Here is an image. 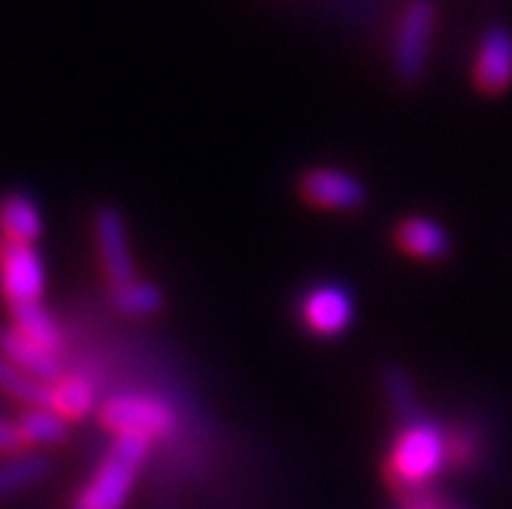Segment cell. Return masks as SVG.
<instances>
[{
    "mask_svg": "<svg viewBox=\"0 0 512 509\" xmlns=\"http://www.w3.org/2000/svg\"><path fill=\"white\" fill-rule=\"evenodd\" d=\"M448 430L424 414L402 424L387 454V482L408 497H417L448 470Z\"/></svg>",
    "mask_w": 512,
    "mask_h": 509,
    "instance_id": "6da1fadb",
    "label": "cell"
},
{
    "mask_svg": "<svg viewBox=\"0 0 512 509\" xmlns=\"http://www.w3.org/2000/svg\"><path fill=\"white\" fill-rule=\"evenodd\" d=\"M151 445L138 439H114L102 464L83 485L74 500V509H126L135 482L142 476Z\"/></svg>",
    "mask_w": 512,
    "mask_h": 509,
    "instance_id": "7a4b0ae2",
    "label": "cell"
},
{
    "mask_svg": "<svg viewBox=\"0 0 512 509\" xmlns=\"http://www.w3.org/2000/svg\"><path fill=\"white\" fill-rule=\"evenodd\" d=\"M99 418L105 430H111L117 439H138V442H160L175 433L178 418L166 399L148 396V393H117L102 408Z\"/></svg>",
    "mask_w": 512,
    "mask_h": 509,
    "instance_id": "3957f363",
    "label": "cell"
},
{
    "mask_svg": "<svg viewBox=\"0 0 512 509\" xmlns=\"http://www.w3.org/2000/svg\"><path fill=\"white\" fill-rule=\"evenodd\" d=\"M439 10L433 0H408L393 34V71L402 83H421L430 68Z\"/></svg>",
    "mask_w": 512,
    "mask_h": 509,
    "instance_id": "277c9868",
    "label": "cell"
},
{
    "mask_svg": "<svg viewBox=\"0 0 512 509\" xmlns=\"http://www.w3.org/2000/svg\"><path fill=\"white\" fill-rule=\"evenodd\" d=\"M46 264L34 243H16L0 237V295L10 307L43 301Z\"/></svg>",
    "mask_w": 512,
    "mask_h": 509,
    "instance_id": "5b68a950",
    "label": "cell"
},
{
    "mask_svg": "<svg viewBox=\"0 0 512 509\" xmlns=\"http://www.w3.org/2000/svg\"><path fill=\"white\" fill-rule=\"evenodd\" d=\"M304 329L316 338H338L356 319V301L344 283H316L298 304Z\"/></svg>",
    "mask_w": 512,
    "mask_h": 509,
    "instance_id": "8992f818",
    "label": "cell"
},
{
    "mask_svg": "<svg viewBox=\"0 0 512 509\" xmlns=\"http://www.w3.org/2000/svg\"><path fill=\"white\" fill-rule=\"evenodd\" d=\"M301 194L307 203L329 209V212H353L365 203V184L350 175L347 169L335 166H316L307 169L301 178Z\"/></svg>",
    "mask_w": 512,
    "mask_h": 509,
    "instance_id": "52a82bcc",
    "label": "cell"
},
{
    "mask_svg": "<svg viewBox=\"0 0 512 509\" xmlns=\"http://www.w3.org/2000/svg\"><path fill=\"white\" fill-rule=\"evenodd\" d=\"M473 80L485 96H500L512 86V31L506 25L482 31L473 56Z\"/></svg>",
    "mask_w": 512,
    "mask_h": 509,
    "instance_id": "ba28073f",
    "label": "cell"
},
{
    "mask_svg": "<svg viewBox=\"0 0 512 509\" xmlns=\"http://www.w3.org/2000/svg\"><path fill=\"white\" fill-rule=\"evenodd\" d=\"M96 243H99V261L105 267L111 289H120V286L138 280L132 249H129V230L117 209L102 206L96 212Z\"/></svg>",
    "mask_w": 512,
    "mask_h": 509,
    "instance_id": "9c48e42d",
    "label": "cell"
},
{
    "mask_svg": "<svg viewBox=\"0 0 512 509\" xmlns=\"http://www.w3.org/2000/svg\"><path fill=\"white\" fill-rule=\"evenodd\" d=\"M0 353H4L16 368H22V372L40 384H56L62 375H65V368H62V359L59 353L53 350H46L34 341H28L22 332H16L13 326H4L0 329Z\"/></svg>",
    "mask_w": 512,
    "mask_h": 509,
    "instance_id": "30bf717a",
    "label": "cell"
},
{
    "mask_svg": "<svg viewBox=\"0 0 512 509\" xmlns=\"http://www.w3.org/2000/svg\"><path fill=\"white\" fill-rule=\"evenodd\" d=\"M396 243L402 252L421 261H445L451 255V234L427 215H411L396 227Z\"/></svg>",
    "mask_w": 512,
    "mask_h": 509,
    "instance_id": "8fae6325",
    "label": "cell"
},
{
    "mask_svg": "<svg viewBox=\"0 0 512 509\" xmlns=\"http://www.w3.org/2000/svg\"><path fill=\"white\" fill-rule=\"evenodd\" d=\"M0 237L16 243H37L43 237L40 206L28 194L13 191L0 200Z\"/></svg>",
    "mask_w": 512,
    "mask_h": 509,
    "instance_id": "7c38bea8",
    "label": "cell"
},
{
    "mask_svg": "<svg viewBox=\"0 0 512 509\" xmlns=\"http://www.w3.org/2000/svg\"><path fill=\"white\" fill-rule=\"evenodd\" d=\"M46 473H50V460L37 451H19L0 460V503L13 500L16 494L37 485Z\"/></svg>",
    "mask_w": 512,
    "mask_h": 509,
    "instance_id": "4fadbf2b",
    "label": "cell"
},
{
    "mask_svg": "<svg viewBox=\"0 0 512 509\" xmlns=\"http://www.w3.org/2000/svg\"><path fill=\"white\" fill-rule=\"evenodd\" d=\"M10 316H13L10 326L16 332H22L28 341H34V344H40L46 350H53V353L62 350V329H59L56 316L43 307V301L16 304V307H10Z\"/></svg>",
    "mask_w": 512,
    "mask_h": 509,
    "instance_id": "5bb4252c",
    "label": "cell"
},
{
    "mask_svg": "<svg viewBox=\"0 0 512 509\" xmlns=\"http://www.w3.org/2000/svg\"><path fill=\"white\" fill-rule=\"evenodd\" d=\"M25 445L34 448H53L68 439V421L50 405H31L22 411V418L16 421Z\"/></svg>",
    "mask_w": 512,
    "mask_h": 509,
    "instance_id": "9a60e30c",
    "label": "cell"
},
{
    "mask_svg": "<svg viewBox=\"0 0 512 509\" xmlns=\"http://www.w3.org/2000/svg\"><path fill=\"white\" fill-rule=\"evenodd\" d=\"M50 408L59 411L65 421H83L96 408V387L83 375H62L50 384Z\"/></svg>",
    "mask_w": 512,
    "mask_h": 509,
    "instance_id": "2e32d148",
    "label": "cell"
},
{
    "mask_svg": "<svg viewBox=\"0 0 512 509\" xmlns=\"http://www.w3.org/2000/svg\"><path fill=\"white\" fill-rule=\"evenodd\" d=\"M384 396H387V405L390 411L399 418V424H411V421H421L424 418V405L421 399H417V390H414V381L411 375L405 372V368L399 365H387L384 368Z\"/></svg>",
    "mask_w": 512,
    "mask_h": 509,
    "instance_id": "e0dca14e",
    "label": "cell"
},
{
    "mask_svg": "<svg viewBox=\"0 0 512 509\" xmlns=\"http://www.w3.org/2000/svg\"><path fill=\"white\" fill-rule=\"evenodd\" d=\"M111 301L123 316H154L163 310V292H160V286H154L148 280H132L126 286L114 289Z\"/></svg>",
    "mask_w": 512,
    "mask_h": 509,
    "instance_id": "ac0fdd59",
    "label": "cell"
},
{
    "mask_svg": "<svg viewBox=\"0 0 512 509\" xmlns=\"http://www.w3.org/2000/svg\"><path fill=\"white\" fill-rule=\"evenodd\" d=\"M0 393H7L19 402L31 405H50V387L28 378L22 368H16L4 353H0Z\"/></svg>",
    "mask_w": 512,
    "mask_h": 509,
    "instance_id": "d6986e66",
    "label": "cell"
},
{
    "mask_svg": "<svg viewBox=\"0 0 512 509\" xmlns=\"http://www.w3.org/2000/svg\"><path fill=\"white\" fill-rule=\"evenodd\" d=\"M25 445L22 433H19V424L7 421V418H0V454L10 457V454H19Z\"/></svg>",
    "mask_w": 512,
    "mask_h": 509,
    "instance_id": "ffe728a7",
    "label": "cell"
},
{
    "mask_svg": "<svg viewBox=\"0 0 512 509\" xmlns=\"http://www.w3.org/2000/svg\"><path fill=\"white\" fill-rule=\"evenodd\" d=\"M408 509H442V506H439L436 500H430V497H421V494H417V497H411Z\"/></svg>",
    "mask_w": 512,
    "mask_h": 509,
    "instance_id": "44dd1931",
    "label": "cell"
}]
</instances>
